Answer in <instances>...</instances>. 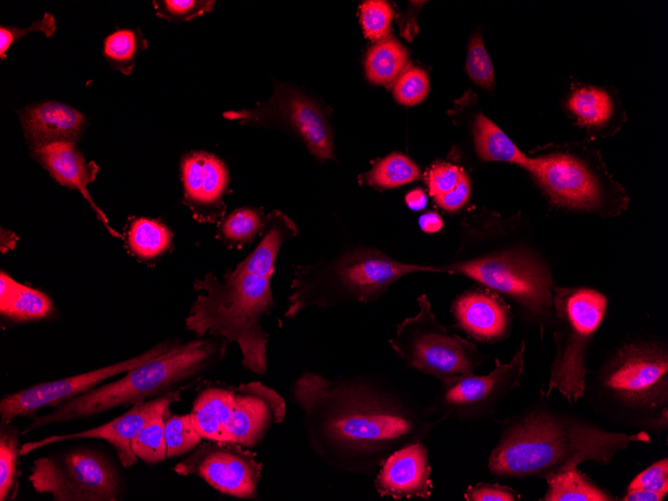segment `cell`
<instances>
[{
	"mask_svg": "<svg viewBox=\"0 0 668 501\" xmlns=\"http://www.w3.org/2000/svg\"><path fill=\"white\" fill-rule=\"evenodd\" d=\"M290 398L302 413L313 453L352 474L376 473L392 452L424 441L440 422L429 406L374 376L329 378L305 371L293 381Z\"/></svg>",
	"mask_w": 668,
	"mask_h": 501,
	"instance_id": "cell-1",
	"label": "cell"
},
{
	"mask_svg": "<svg viewBox=\"0 0 668 501\" xmlns=\"http://www.w3.org/2000/svg\"><path fill=\"white\" fill-rule=\"evenodd\" d=\"M294 221L279 210L266 215L262 238L255 249L220 281L208 272L194 281L200 293L185 318V328L197 337L206 334L236 343L245 369L267 371L269 335L262 319L276 307L271 278L285 241L297 236Z\"/></svg>",
	"mask_w": 668,
	"mask_h": 501,
	"instance_id": "cell-2",
	"label": "cell"
},
{
	"mask_svg": "<svg viewBox=\"0 0 668 501\" xmlns=\"http://www.w3.org/2000/svg\"><path fill=\"white\" fill-rule=\"evenodd\" d=\"M647 431H609L586 418L536 404L508 419L488 458L502 478H547L586 461L608 465L631 443H650Z\"/></svg>",
	"mask_w": 668,
	"mask_h": 501,
	"instance_id": "cell-3",
	"label": "cell"
},
{
	"mask_svg": "<svg viewBox=\"0 0 668 501\" xmlns=\"http://www.w3.org/2000/svg\"><path fill=\"white\" fill-rule=\"evenodd\" d=\"M158 345L151 358L128 370L122 378L53 407L48 414L35 417L21 434L134 405L186 387L223 357L226 343L198 337L184 343L165 341Z\"/></svg>",
	"mask_w": 668,
	"mask_h": 501,
	"instance_id": "cell-4",
	"label": "cell"
},
{
	"mask_svg": "<svg viewBox=\"0 0 668 501\" xmlns=\"http://www.w3.org/2000/svg\"><path fill=\"white\" fill-rule=\"evenodd\" d=\"M589 401L611 420L660 435L668 427V351L657 341L619 347L586 385Z\"/></svg>",
	"mask_w": 668,
	"mask_h": 501,
	"instance_id": "cell-5",
	"label": "cell"
},
{
	"mask_svg": "<svg viewBox=\"0 0 668 501\" xmlns=\"http://www.w3.org/2000/svg\"><path fill=\"white\" fill-rule=\"evenodd\" d=\"M419 272H423L422 264L396 260L369 246H356L313 264L295 265L284 317L294 319L308 307L374 302L401 278Z\"/></svg>",
	"mask_w": 668,
	"mask_h": 501,
	"instance_id": "cell-6",
	"label": "cell"
},
{
	"mask_svg": "<svg viewBox=\"0 0 668 501\" xmlns=\"http://www.w3.org/2000/svg\"><path fill=\"white\" fill-rule=\"evenodd\" d=\"M423 272L448 273L472 279L502 293L528 312L547 318L552 312V275L533 252L501 243H462L454 259L423 265Z\"/></svg>",
	"mask_w": 668,
	"mask_h": 501,
	"instance_id": "cell-7",
	"label": "cell"
},
{
	"mask_svg": "<svg viewBox=\"0 0 668 501\" xmlns=\"http://www.w3.org/2000/svg\"><path fill=\"white\" fill-rule=\"evenodd\" d=\"M607 297L592 288L559 287L553 292L556 353L550 367L546 396L557 391L569 403L585 396L586 356L607 312Z\"/></svg>",
	"mask_w": 668,
	"mask_h": 501,
	"instance_id": "cell-8",
	"label": "cell"
},
{
	"mask_svg": "<svg viewBox=\"0 0 668 501\" xmlns=\"http://www.w3.org/2000/svg\"><path fill=\"white\" fill-rule=\"evenodd\" d=\"M418 312L396 325L390 348L406 367L438 381L474 372L485 355L469 340L449 332L432 311L425 294L417 297Z\"/></svg>",
	"mask_w": 668,
	"mask_h": 501,
	"instance_id": "cell-9",
	"label": "cell"
},
{
	"mask_svg": "<svg viewBox=\"0 0 668 501\" xmlns=\"http://www.w3.org/2000/svg\"><path fill=\"white\" fill-rule=\"evenodd\" d=\"M28 479L36 492L56 501H116L120 493L114 466L86 448L37 458Z\"/></svg>",
	"mask_w": 668,
	"mask_h": 501,
	"instance_id": "cell-10",
	"label": "cell"
},
{
	"mask_svg": "<svg viewBox=\"0 0 668 501\" xmlns=\"http://www.w3.org/2000/svg\"><path fill=\"white\" fill-rule=\"evenodd\" d=\"M223 117L245 125L284 129L299 137L320 162L335 159L333 131L324 109L288 84L275 82L269 99L251 108L226 111Z\"/></svg>",
	"mask_w": 668,
	"mask_h": 501,
	"instance_id": "cell-11",
	"label": "cell"
},
{
	"mask_svg": "<svg viewBox=\"0 0 668 501\" xmlns=\"http://www.w3.org/2000/svg\"><path fill=\"white\" fill-rule=\"evenodd\" d=\"M526 342L507 363L495 359V367L486 375L474 372L444 379L431 412L441 420L472 421L490 416L497 406L521 383L525 367Z\"/></svg>",
	"mask_w": 668,
	"mask_h": 501,
	"instance_id": "cell-12",
	"label": "cell"
},
{
	"mask_svg": "<svg viewBox=\"0 0 668 501\" xmlns=\"http://www.w3.org/2000/svg\"><path fill=\"white\" fill-rule=\"evenodd\" d=\"M263 465L256 454L230 441L206 440L178 462L173 471L197 476L217 491L241 499L257 498Z\"/></svg>",
	"mask_w": 668,
	"mask_h": 501,
	"instance_id": "cell-13",
	"label": "cell"
},
{
	"mask_svg": "<svg viewBox=\"0 0 668 501\" xmlns=\"http://www.w3.org/2000/svg\"><path fill=\"white\" fill-rule=\"evenodd\" d=\"M523 168L556 205L583 211L604 209L603 184L579 157L563 152L527 157Z\"/></svg>",
	"mask_w": 668,
	"mask_h": 501,
	"instance_id": "cell-14",
	"label": "cell"
},
{
	"mask_svg": "<svg viewBox=\"0 0 668 501\" xmlns=\"http://www.w3.org/2000/svg\"><path fill=\"white\" fill-rule=\"evenodd\" d=\"M158 346L124 361L71 377L39 383L7 394L0 401V416L3 421L11 422L17 417L33 415L44 407H56L96 388L103 381L126 373L131 368L145 362L157 352Z\"/></svg>",
	"mask_w": 668,
	"mask_h": 501,
	"instance_id": "cell-15",
	"label": "cell"
},
{
	"mask_svg": "<svg viewBox=\"0 0 668 501\" xmlns=\"http://www.w3.org/2000/svg\"><path fill=\"white\" fill-rule=\"evenodd\" d=\"M181 389L134 404L128 411L113 420L81 432L54 435L38 441L24 443L19 455H26L38 448L72 439L96 438L106 440L115 450L123 467L130 468L137 462L132 442L146 422L155 414L165 411L180 400Z\"/></svg>",
	"mask_w": 668,
	"mask_h": 501,
	"instance_id": "cell-16",
	"label": "cell"
},
{
	"mask_svg": "<svg viewBox=\"0 0 668 501\" xmlns=\"http://www.w3.org/2000/svg\"><path fill=\"white\" fill-rule=\"evenodd\" d=\"M286 416V403L274 389L258 381L233 388V408L227 433L244 447L260 443L273 424Z\"/></svg>",
	"mask_w": 668,
	"mask_h": 501,
	"instance_id": "cell-17",
	"label": "cell"
},
{
	"mask_svg": "<svg viewBox=\"0 0 668 501\" xmlns=\"http://www.w3.org/2000/svg\"><path fill=\"white\" fill-rule=\"evenodd\" d=\"M184 202L193 217L213 222L225 211L224 193L230 181L225 163L214 154L193 151L181 160Z\"/></svg>",
	"mask_w": 668,
	"mask_h": 501,
	"instance_id": "cell-18",
	"label": "cell"
},
{
	"mask_svg": "<svg viewBox=\"0 0 668 501\" xmlns=\"http://www.w3.org/2000/svg\"><path fill=\"white\" fill-rule=\"evenodd\" d=\"M429 453L423 441L392 452L376 472L374 487L380 497L429 499L433 481Z\"/></svg>",
	"mask_w": 668,
	"mask_h": 501,
	"instance_id": "cell-19",
	"label": "cell"
},
{
	"mask_svg": "<svg viewBox=\"0 0 668 501\" xmlns=\"http://www.w3.org/2000/svg\"><path fill=\"white\" fill-rule=\"evenodd\" d=\"M18 113L31 151L56 142L76 143L86 126L84 114L56 101L33 104Z\"/></svg>",
	"mask_w": 668,
	"mask_h": 501,
	"instance_id": "cell-20",
	"label": "cell"
},
{
	"mask_svg": "<svg viewBox=\"0 0 668 501\" xmlns=\"http://www.w3.org/2000/svg\"><path fill=\"white\" fill-rule=\"evenodd\" d=\"M32 157L43 166L50 175L61 185L78 190L88 201L97 218L105 228L115 237L121 235L112 229L103 211L93 201L87 187L98 174L99 166L91 161L87 162L73 142H56L39 149L32 150Z\"/></svg>",
	"mask_w": 668,
	"mask_h": 501,
	"instance_id": "cell-21",
	"label": "cell"
},
{
	"mask_svg": "<svg viewBox=\"0 0 668 501\" xmlns=\"http://www.w3.org/2000/svg\"><path fill=\"white\" fill-rule=\"evenodd\" d=\"M458 326L475 340L496 342L510 333L511 321L507 307L492 293L469 290L452 304Z\"/></svg>",
	"mask_w": 668,
	"mask_h": 501,
	"instance_id": "cell-22",
	"label": "cell"
},
{
	"mask_svg": "<svg viewBox=\"0 0 668 501\" xmlns=\"http://www.w3.org/2000/svg\"><path fill=\"white\" fill-rule=\"evenodd\" d=\"M233 408V388L208 386L196 396L190 416L199 435L206 440L230 441L227 433ZM231 442V441H230Z\"/></svg>",
	"mask_w": 668,
	"mask_h": 501,
	"instance_id": "cell-23",
	"label": "cell"
},
{
	"mask_svg": "<svg viewBox=\"0 0 668 501\" xmlns=\"http://www.w3.org/2000/svg\"><path fill=\"white\" fill-rule=\"evenodd\" d=\"M54 311L51 299L42 291L21 284L8 274L0 275V313L16 322L46 318Z\"/></svg>",
	"mask_w": 668,
	"mask_h": 501,
	"instance_id": "cell-24",
	"label": "cell"
},
{
	"mask_svg": "<svg viewBox=\"0 0 668 501\" xmlns=\"http://www.w3.org/2000/svg\"><path fill=\"white\" fill-rule=\"evenodd\" d=\"M477 155L484 161L507 162L524 167L527 157L489 118L476 116L473 125Z\"/></svg>",
	"mask_w": 668,
	"mask_h": 501,
	"instance_id": "cell-25",
	"label": "cell"
},
{
	"mask_svg": "<svg viewBox=\"0 0 668 501\" xmlns=\"http://www.w3.org/2000/svg\"><path fill=\"white\" fill-rule=\"evenodd\" d=\"M547 490L542 501H611L613 496L586 477L577 467L545 478Z\"/></svg>",
	"mask_w": 668,
	"mask_h": 501,
	"instance_id": "cell-26",
	"label": "cell"
},
{
	"mask_svg": "<svg viewBox=\"0 0 668 501\" xmlns=\"http://www.w3.org/2000/svg\"><path fill=\"white\" fill-rule=\"evenodd\" d=\"M406 62V49L388 36L369 48L364 61L366 77L373 84L388 85L404 71Z\"/></svg>",
	"mask_w": 668,
	"mask_h": 501,
	"instance_id": "cell-27",
	"label": "cell"
},
{
	"mask_svg": "<svg viewBox=\"0 0 668 501\" xmlns=\"http://www.w3.org/2000/svg\"><path fill=\"white\" fill-rule=\"evenodd\" d=\"M420 175V168L412 159L394 152L375 162L368 172L359 176V181L384 190L414 182Z\"/></svg>",
	"mask_w": 668,
	"mask_h": 501,
	"instance_id": "cell-28",
	"label": "cell"
},
{
	"mask_svg": "<svg viewBox=\"0 0 668 501\" xmlns=\"http://www.w3.org/2000/svg\"><path fill=\"white\" fill-rule=\"evenodd\" d=\"M266 216L252 207H241L222 217L217 228V238L231 248L251 244L262 233Z\"/></svg>",
	"mask_w": 668,
	"mask_h": 501,
	"instance_id": "cell-29",
	"label": "cell"
},
{
	"mask_svg": "<svg viewBox=\"0 0 668 501\" xmlns=\"http://www.w3.org/2000/svg\"><path fill=\"white\" fill-rule=\"evenodd\" d=\"M172 241L170 230L161 222L137 218L127 232V244L135 256L141 259H153L163 254Z\"/></svg>",
	"mask_w": 668,
	"mask_h": 501,
	"instance_id": "cell-30",
	"label": "cell"
},
{
	"mask_svg": "<svg viewBox=\"0 0 668 501\" xmlns=\"http://www.w3.org/2000/svg\"><path fill=\"white\" fill-rule=\"evenodd\" d=\"M147 47L148 42L140 29H119L104 40L103 55L113 69L130 75L137 57Z\"/></svg>",
	"mask_w": 668,
	"mask_h": 501,
	"instance_id": "cell-31",
	"label": "cell"
},
{
	"mask_svg": "<svg viewBox=\"0 0 668 501\" xmlns=\"http://www.w3.org/2000/svg\"><path fill=\"white\" fill-rule=\"evenodd\" d=\"M568 108L581 124L587 126L604 124L613 112L609 95L604 90L593 87L576 90L568 100Z\"/></svg>",
	"mask_w": 668,
	"mask_h": 501,
	"instance_id": "cell-32",
	"label": "cell"
},
{
	"mask_svg": "<svg viewBox=\"0 0 668 501\" xmlns=\"http://www.w3.org/2000/svg\"><path fill=\"white\" fill-rule=\"evenodd\" d=\"M163 420L167 458L190 453L201 442L202 437L197 432L190 413L173 414L169 407Z\"/></svg>",
	"mask_w": 668,
	"mask_h": 501,
	"instance_id": "cell-33",
	"label": "cell"
},
{
	"mask_svg": "<svg viewBox=\"0 0 668 501\" xmlns=\"http://www.w3.org/2000/svg\"><path fill=\"white\" fill-rule=\"evenodd\" d=\"M165 411L149 419L132 442V451L136 457L147 464H157L167 459L163 420Z\"/></svg>",
	"mask_w": 668,
	"mask_h": 501,
	"instance_id": "cell-34",
	"label": "cell"
},
{
	"mask_svg": "<svg viewBox=\"0 0 668 501\" xmlns=\"http://www.w3.org/2000/svg\"><path fill=\"white\" fill-rule=\"evenodd\" d=\"M2 420L0 429V500L8 498L15 480L16 460L19 454L18 430Z\"/></svg>",
	"mask_w": 668,
	"mask_h": 501,
	"instance_id": "cell-35",
	"label": "cell"
},
{
	"mask_svg": "<svg viewBox=\"0 0 668 501\" xmlns=\"http://www.w3.org/2000/svg\"><path fill=\"white\" fill-rule=\"evenodd\" d=\"M393 10L390 4L382 0H368L360 6V23L365 37L379 41L390 32Z\"/></svg>",
	"mask_w": 668,
	"mask_h": 501,
	"instance_id": "cell-36",
	"label": "cell"
},
{
	"mask_svg": "<svg viewBox=\"0 0 668 501\" xmlns=\"http://www.w3.org/2000/svg\"><path fill=\"white\" fill-rule=\"evenodd\" d=\"M429 92V79L426 72L418 67L405 69L397 78L393 95L395 100L405 106L420 103Z\"/></svg>",
	"mask_w": 668,
	"mask_h": 501,
	"instance_id": "cell-37",
	"label": "cell"
},
{
	"mask_svg": "<svg viewBox=\"0 0 668 501\" xmlns=\"http://www.w3.org/2000/svg\"><path fill=\"white\" fill-rule=\"evenodd\" d=\"M466 70L471 80L477 85L492 89L494 70L480 33L474 34L468 45Z\"/></svg>",
	"mask_w": 668,
	"mask_h": 501,
	"instance_id": "cell-38",
	"label": "cell"
},
{
	"mask_svg": "<svg viewBox=\"0 0 668 501\" xmlns=\"http://www.w3.org/2000/svg\"><path fill=\"white\" fill-rule=\"evenodd\" d=\"M212 0H159L153 1L156 15L167 21L181 23L200 17L213 10Z\"/></svg>",
	"mask_w": 668,
	"mask_h": 501,
	"instance_id": "cell-39",
	"label": "cell"
},
{
	"mask_svg": "<svg viewBox=\"0 0 668 501\" xmlns=\"http://www.w3.org/2000/svg\"><path fill=\"white\" fill-rule=\"evenodd\" d=\"M464 170L448 162H436L425 173L429 195L436 197L453 190Z\"/></svg>",
	"mask_w": 668,
	"mask_h": 501,
	"instance_id": "cell-40",
	"label": "cell"
},
{
	"mask_svg": "<svg viewBox=\"0 0 668 501\" xmlns=\"http://www.w3.org/2000/svg\"><path fill=\"white\" fill-rule=\"evenodd\" d=\"M644 489L664 495L668 494V459H660L637 474L627 490Z\"/></svg>",
	"mask_w": 668,
	"mask_h": 501,
	"instance_id": "cell-41",
	"label": "cell"
},
{
	"mask_svg": "<svg viewBox=\"0 0 668 501\" xmlns=\"http://www.w3.org/2000/svg\"><path fill=\"white\" fill-rule=\"evenodd\" d=\"M40 31L47 37H51L56 31V21L51 13H45L41 19L35 20L29 27L20 28L16 26H1L0 28V56L7 57V50L19 38L27 33Z\"/></svg>",
	"mask_w": 668,
	"mask_h": 501,
	"instance_id": "cell-42",
	"label": "cell"
},
{
	"mask_svg": "<svg viewBox=\"0 0 668 501\" xmlns=\"http://www.w3.org/2000/svg\"><path fill=\"white\" fill-rule=\"evenodd\" d=\"M463 497L467 501H517L521 498L513 488L487 482L468 486Z\"/></svg>",
	"mask_w": 668,
	"mask_h": 501,
	"instance_id": "cell-43",
	"label": "cell"
},
{
	"mask_svg": "<svg viewBox=\"0 0 668 501\" xmlns=\"http://www.w3.org/2000/svg\"><path fill=\"white\" fill-rule=\"evenodd\" d=\"M470 192V179L467 173L464 171L457 186L453 190L434 197V200L437 205L444 210L456 211L467 203L470 197Z\"/></svg>",
	"mask_w": 668,
	"mask_h": 501,
	"instance_id": "cell-44",
	"label": "cell"
},
{
	"mask_svg": "<svg viewBox=\"0 0 668 501\" xmlns=\"http://www.w3.org/2000/svg\"><path fill=\"white\" fill-rule=\"evenodd\" d=\"M418 224L423 232L433 234L442 229L444 222L437 212L429 211L419 217Z\"/></svg>",
	"mask_w": 668,
	"mask_h": 501,
	"instance_id": "cell-45",
	"label": "cell"
},
{
	"mask_svg": "<svg viewBox=\"0 0 668 501\" xmlns=\"http://www.w3.org/2000/svg\"><path fill=\"white\" fill-rule=\"evenodd\" d=\"M665 496L653 491L644 489L627 490L622 497L623 501H662Z\"/></svg>",
	"mask_w": 668,
	"mask_h": 501,
	"instance_id": "cell-46",
	"label": "cell"
},
{
	"mask_svg": "<svg viewBox=\"0 0 668 501\" xmlns=\"http://www.w3.org/2000/svg\"><path fill=\"white\" fill-rule=\"evenodd\" d=\"M405 203L409 209L420 211L427 205V196L421 188H415L405 195Z\"/></svg>",
	"mask_w": 668,
	"mask_h": 501,
	"instance_id": "cell-47",
	"label": "cell"
}]
</instances>
